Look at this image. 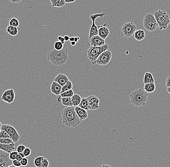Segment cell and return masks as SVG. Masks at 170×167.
<instances>
[{
    "instance_id": "6da1fadb",
    "label": "cell",
    "mask_w": 170,
    "mask_h": 167,
    "mask_svg": "<svg viewBox=\"0 0 170 167\" xmlns=\"http://www.w3.org/2000/svg\"><path fill=\"white\" fill-rule=\"evenodd\" d=\"M47 59L53 65L63 66L69 62L68 50L66 47H63L61 50L51 49L48 51Z\"/></svg>"
},
{
    "instance_id": "7a4b0ae2",
    "label": "cell",
    "mask_w": 170,
    "mask_h": 167,
    "mask_svg": "<svg viewBox=\"0 0 170 167\" xmlns=\"http://www.w3.org/2000/svg\"><path fill=\"white\" fill-rule=\"evenodd\" d=\"M63 124L69 127H74L81 123V120L74 110V106L65 107L62 111Z\"/></svg>"
},
{
    "instance_id": "3957f363",
    "label": "cell",
    "mask_w": 170,
    "mask_h": 167,
    "mask_svg": "<svg viewBox=\"0 0 170 167\" xmlns=\"http://www.w3.org/2000/svg\"><path fill=\"white\" fill-rule=\"evenodd\" d=\"M132 104L136 107H141L146 105L148 99V93L142 89L134 90L129 95Z\"/></svg>"
},
{
    "instance_id": "277c9868",
    "label": "cell",
    "mask_w": 170,
    "mask_h": 167,
    "mask_svg": "<svg viewBox=\"0 0 170 167\" xmlns=\"http://www.w3.org/2000/svg\"><path fill=\"white\" fill-rule=\"evenodd\" d=\"M155 17L160 30H166L170 23V16L165 11L159 10L154 12Z\"/></svg>"
},
{
    "instance_id": "5b68a950",
    "label": "cell",
    "mask_w": 170,
    "mask_h": 167,
    "mask_svg": "<svg viewBox=\"0 0 170 167\" xmlns=\"http://www.w3.org/2000/svg\"><path fill=\"white\" fill-rule=\"evenodd\" d=\"M109 49L108 44H105L100 47H90L87 51V57L93 65L95 64V62L103 52Z\"/></svg>"
},
{
    "instance_id": "8992f818",
    "label": "cell",
    "mask_w": 170,
    "mask_h": 167,
    "mask_svg": "<svg viewBox=\"0 0 170 167\" xmlns=\"http://www.w3.org/2000/svg\"><path fill=\"white\" fill-rule=\"evenodd\" d=\"M143 26L149 32H153L157 30L158 27V24L154 14L149 13L144 17Z\"/></svg>"
},
{
    "instance_id": "52a82bcc",
    "label": "cell",
    "mask_w": 170,
    "mask_h": 167,
    "mask_svg": "<svg viewBox=\"0 0 170 167\" xmlns=\"http://www.w3.org/2000/svg\"><path fill=\"white\" fill-rule=\"evenodd\" d=\"M2 130H4L8 133L11 139L13 141L14 143L18 142L21 139L20 134L16 128L11 125L9 124H2Z\"/></svg>"
},
{
    "instance_id": "ba28073f",
    "label": "cell",
    "mask_w": 170,
    "mask_h": 167,
    "mask_svg": "<svg viewBox=\"0 0 170 167\" xmlns=\"http://www.w3.org/2000/svg\"><path fill=\"white\" fill-rule=\"evenodd\" d=\"M136 30L137 27L136 25L132 22H129L123 25L121 28V32L124 36L126 38H130L134 35Z\"/></svg>"
},
{
    "instance_id": "9c48e42d",
    "label": "cell",
    "mask_w": 170,
    "mask_h": 167,
    "mask_svg": "<svg viewBox=\"0 0 170 167\" xmlns=\"http://www.w3.org/2000/svg\"><path fill=\"white\" fill-rule=\"evenodd\" d=\"M105 15V13H104L90 15L89 17H90V20L92 21V25H91V27L89 29V40H90L92 37L98 35V26H96V24H95V21H96V19L98 17L102 18Z\"/></svg>"
},
{
    "instance_id": "30bf717a",
    "label": "cell",
    "mask_w": 170,
    "mask_h": 167,
    "mask_svg": "<svg viewBox=\"0 0 170 167\" xmlns=\"http://www.w3.org/2000/svg\"><path fill=\"white\" fill-rule=\"evenodd\" d=\"M112 57V54L109 49L104 51L99 57L98 58L95 62V64L100 66H105L109 63Z\"/></svg>"
},
{
    "instance_id": "8fae6325",
    "label": "cell",
    "mask_w": 170,
    "mask_h": 167,
    "mask_svg": "<svg viewBox=\"0 0 170 167\" xmlns=\"http://www.w3.org/2000/svg\"><path fill=\"white\" fill-rule=\"evenodd\" d=\"M12 164V160L9 158V153L0 150V167H7Z\"/></svg>"
},
{
    "instance_id": "7c38bea8",
    "label": "cell",
    "mask_w": 170,
    "mask_h": 167,
    "mask_svg": "<svg viewBox=\"0 0 170 167\" xmlns=\"http://www.w3.org/2000/svg\"><path fill=\"white\" fill-rule=\"evenodd\" d=\"M15 93L13 89L6 90L2 96V100L8 104H11L15 100Z\"/></svg>"
},
{
    "instance_id": "4fadbf2b",
    "label": "cell",
    "mask_w": 170,
    "mask_h": 167,
    "mask_svg": "<svg viewBox=\"0 0 170 167\" xmlns=\"http://www.w3.org/2000/svg\"><path fill=\"white\" fill-rule=\"evenodd\" d=\"M90 107V110H95L99 108L100 100L96 96L91 95L87 98Z\"/></svg>"
},
{
    "instance_id": "5bb4252c",
    "label": "cell",
    "mask_w": 170,
    "mask_h": 167,
    "mask_svg": "<svg viewBox=\"0 0 170 167\" xmlns=\"http://www.w3.org/2000/svg\"><path fill=\"white\" fill-rule=\"evenodd\" d=\"M106 25L107 23L105 22L103 25L98 26V35L104 40H105L110 34L109 30L106 26Z\"/></svg>"
},
{
    "instance_id": "9a60e30c",
    "label": "cell",
    "mask_w": 170,
    "mask_h": 167,
    "mask_svg": "<svg viewBox=\"0 0 170 167\" xmlns=\"http://www.w3.org/2000/svg\"><path fill=\"white\" fill-rule=\"evenodd\" d=\"M89 42L91 47H100L105 44V40L100 37L98 35L92 37Z\"/></svg>"
},
{
    "instance_id": "2e32d148",
    "label": "cell",
    "mask_w": 170,
    "mask_h": 167,
    "mask_svg": "<svg viewBox=\"0 0 170 167\" xmlns=\"http://www.w3.org/2000/svg\"><path fill=\"white\" fill-rule=\"evenodd\" d=\"M74 110L78 116L79 117L81 121L84 120L88 118V113L87 111L80 108L78 106H75Z\"/></svg>"
},
{
    "instance_id": "e0dca14e",
    "label": "cell",
    "mask_w": 170,
    "mask_h": 167,
    "mask_svg": "<svg viewBox=\"0 0 170 167\" xmlns=\"http://www.w3.org/2000/svg\"><path fill=\"white\" fill-rule=\"evenodd\" d=\"M69 80L68 78L66 75H65L63 74H59L58 75L54 78V81L55 82L59 84L62 86H63Z\"/></svg>"
},
{
    "instance_id": "ac0fdd59",
    "label": "cell",
    "mask_w": 170,
    "mask_h": 167,
    "mask_svg": "<svg viewBox=\"0 0 170 167\" xmlns=\"http://www.w3.org/2000/svg\"><path fill=\"white\" fill-rule=\"evenodd\" d=\"M62 86L57 82L53 81L50 86V90L56 96L60 95L62 92Z\"/></svg>"
},
{
    "instance_id": "d6986e66",
    "label": "cell",
    "mask_w": 170,
    "mask_h": 167,
    "mask_svg": "<svg viewBox=\"0 0 170 167\" xmlns=\"http://www.w3.org/2000/svg\"><path fill=\"white\" fill-rule=\"evenodd\" d=\"M15 149V143L11 144H3L0 142V150H2L7 153H10Z\"/></svg>"
},
{
    "instance_id": "ffe728a7",
    "label": "cell",
    "mask_w": 170,
    "mask_h": 167,
    "mask_svg": "<svg viewBox=\"0 0 170 167\" xmlns=\"http://www.w3.org/2000/svg\"><path fill=\"white\" fill-rule=\"evenodd\" d=\"M134 37L137 41H142L145 38V32L144 30L141 29L137 30L134 33Z\"/></svg>"
},
{
    "instance_id": "44dd1931",
    "label": "cell",
    "mask_w": 170,
    "mask_h": 167,
    "mask_svg": "<svg viewBox=\"0 0 170 167\" xmlns=\"http://www.w3.org/2000/svg\"><path fill=\"white\" fill-rule=\"evenodd\" d=\"M143 82L145 84L148 83H155V79L152 74L149 72H145L144 75Z\"/></svg>"
},
{
    "instance_id": "7402d4cb",
    "label": "cell",
    "mask_w": 170,
    "mask_h": 167,
    "mask_svg": "<svg viewBox=\"0 0 170 167\" xmlns=\"http://www.w3.org/2000/svg\"><path fill=\"white\" fill-rule=\"evenodd\" d=\"M144 90L149 93H153L156 90V85L155 83H148L144 85Z\"/></svg>"
},
{
    "instance_id": "603a6c76",
    "label": "cell",
    "mask_w": 170,
    "mask_h": 167,
    "mask_svg": "<svg viewBox=\"0 0 170 167\" xmlns=\"http://www.w3.org/2000/svg\"><path fill=\"white\" fill-rule=\"evenodd\" d=\"M78 106L86 111L89 110L90 109V105L87 98H82V100Z\"/></svg>"
},
{
    "instance_id": "cb8c5ba5",
    "label": "cell",
    "mask_w": 170,
    "mask_h": 167,
    "mask_svg": "<svg viewBox=\"0 0 170 167\" xmlns=\"http://www.w3.org/2000/svg\"><path fill=\"white\" fill-rule=\"evenodd\" d=\"M6 32H7L8 34L11 35L12 36H15L18 34V29L17 28L9 25L6 28Z\"/></svg>"
},
{
    "instance_id": "d4e9b609",
    "label": "cell",
    "mask_w": 170,
    "mask_h": 167,
    "mask_svg": "<svg viewBox=\"0 0 170 167\" xmlns=\"http://www.w3.org/2000/svg\"><path fill=\"white\" fill-rule=\"evenodd\" d=\"M72 103L74 106H77L79 105L80 102H81V100H82V98L79 95L77 94H75L72 97Z\"/></svg>"
},
{
    "instance_id": "484cf974",
    "label": "cell",
    "mask_w": 170,
    "mask_h": 167,
    "mask_svg": "<svg viewBox=\"0 0 170 167\" xmlns=\"http://www.w3.org/2000/svg\"><path fill=\"white\" fill-rule=\"evenodd\" d=\"M50 1L54 7H62L66 4L64 0H50Z\"/></svg>"
},
{
    "instance_id": "4316f807",
    "label": "cell",
    "mask_w": 170,
    "mask_h": 167,
    "mask_svg": "<svg viewBox=\"0 0 170 167\" xmlns=\"http://www.w3.org/2000/svg\"><path fill=\"white\" fill-rule=\"evenodd\" d=\"M61 102L62 105L64 106L65 107H71V106H73L71 97L62 98Z\"/></svg>"
},
{
    "instance_id": "83f0119b",
    "label": "cell",
    "mask_w": 170,
    "mask_h": 167,
    "mask_svg": "<svg viewBox=\"0 0 170 167\" xmlns=\"http://www.w3.org/2000/svg\"><path fill=\"white\" fill-rule=\"evenodd\" d=\"M72 88H73V84H72V82L71 81L69 80L63 86H62L61 93H62L63 92H65V91L72 89Z\"/></svg>"
},
{
    "instance_id": "f1b7e54d",
    "label": "cell",
    "mask_w": 170,
    "mask_h": 167,
    "mask_svg": "<svg viewBox=\"0 0 170 167\" xmlns=\"http://www.w3.org/2000/svg\"><path fill=\"white\" fill-rule=\"evenodd\" d=\"M9 25L15 27H18L20 25V22L16 17H13L10 19L9 22Z\"/></svg>"
},
{
    "instance_id": "f546056e",
    "label": "cell",
    "mask_w": 170,
    "mask_h": 167,
    "mask_svg": "<svg viewBox=\"0 0 170 167\" xmlns=\"http://www.w3.org/2000/svg\"><path fill=\"white\" fill-rule=\"evenodd\" d=\"M74 94V92L73 90L71 89L63 92V93L60 94V96L62 98H64V97H71V98Z\"/></svg>"
},
{
    "instance_id": "4dcf8cb0",
    "label": "cell",
    "mask_w": 170,
    "mask_h": 167,
    "mask_svg": "<svg viewBox=\"0 0 170 167\" xmlns=\"http://www.w3.org/2000/svg\"><path fill=\"white\" fill-rule=\"evenodd\" d=\"M43 157H37L34 160V165L36 167H40Z\"/></svg>"
},
{
    "instance_id": "1f68e13d",
    "label": "cell",
    "mask_w": 170,
    "mask_h": 167,
    "mask_svg": "<svg viewBox=\"0 0 170 167\" xmlns=\"http://www.w3.org/2000/svg\"><path fill=\"white\" fill-rule=\"evenodd\" d=\"M0 142L3 144H11L14 143V142L11 138H0Z\"/></svg>"
},
{
    "instance_id": "d6a6232c",
    "label": "cell",
    "mask_w": 170,
    "mask_h": 167,
    "mask_svg": "<svg viewBox=\"0 0 170 167\" xmlns=\"http://www.w3.org/2000/svg\"><path fill=\"white\" fill-rule=\"evenodd\" d=\"M64 46L63 44L60 41H57L54 43V49L57 50H61L63 49Z\"/></svg>"
},
{
    "instance_id": "836d02e7",
    "label": "cell",
    "mask_w": 170,
    "mask_h": 167,
    "mask_svg": "<svg viewBox=\"0 0 170 167\" xmlns=\"http://www.w3.org/2000/svg\"><path fill=\"white\" fill-rule=\"evenodd\" d=\"M49 165V162L48 159L46 158L45 157H43L40 167H48Z\"/></svg>"
},
{
    "instance_id": "e575fe53",
    "label": "cell",
    "mask_w": 170,
    "mask_h": 167,
    "mask_svg": "<svg viewBox=\"0 0 170 167\" xmlns=\"http://www.w3.org/2000/svg\"><path fill=\"white\" fill-rule=\"evenodd\" d=\"M18 155V152L17 151H13L9 153V158L11 160L16 159Z\"/></svg>"
},
{
    "instance_id": "d590c367",
    "label": "cell",
    "mask_w": 170,
    "mask_h": 167,
    "mask_svg": "<svg viewBox=\"0 0 170 167\" xmlns=\"http://www.w3.org/2000/svg\"><path fill=\"white\" fill-rule=\"evenodd\" d=\"M10 138L8 133L6 132V131L2 130L0 131V138Z\"/></svg>"
},
{
    "instance_id": "8d00e7d4",
    "label": "cell",
    "mask_w": 170,
    "mask_h": 167,
    "mask_svg": "<svg viewBox=\"0 0 170 167\" xmlns=\"http://www.w3.org/2000/svg\"><path fill=\"white\" fill-rule=\"evenodd\" d=\"M25 157H28L30 156L31 154V149L29 148L26 147L24 149V151L23 152Z\"/></svg>"
},
{
    "instance_id": "74e56055",
    "label": "cell",
    "mask_w": 170,
    "mask_h": 167,
    "mask_svg": "<svg viewBox=\"0 0 170 167\" xmlns=\"http://www.w3.org/2000/svg\"><path fill=\"white\" fill-rule=\"evenodd\" d=\"M25 148H26V147L24 145H22V144L19 145L17 147V151L18 152V153H23L24 149H25Z\"/></svg>"
},
{
    "instance_id": "f35d334b",
    "label": "cell",
    "mask_w": 170,
    "mask_h": 167,
    "mask_svg": "<svg viewBox=\"0 0 170 167\" xmlns=\"http://www.w3.org/2000/svg\"><path fill=\"white\" fill-rule=\"evenodd\" d=\"M28 159L26 158H23L21 161V166H27L28 164Z\"/></svg>"
},
{
    "instance_id": "ab89813d",
    "label": "cell",
    "mask_w": 170,
    "mask_h": 167,
    "mask_svg": "<svg viewBox=\"0 0 170 167\" xmlns=\"http://www.w3.org/2000/svg\"><path fill=\"white\" fill-rule=\"evenodd\" d=\"M12 164L17 167H20L21 166V161H18V160H17V159L12 160Z\"/></svg>"
},
{
    "instance_id": "60d3db41",
    "label": "cell",
    "mask_w": 170,
    "mask_h": 167,
    "mask_svg": "<svg viewBox=\"0 0 170 167\" xmlns=\"http://www.w3.org/2000/svg\"><path fill=\"white\" fill-rule=\"evenodd\" d=\"M165 85L166 88L170 87V75L167 76L166 79Z\"/></svg>"
},
{
    "instance_id": "b9f144b4",
    "label": "cell",
    "mask_w": 170,
    "mask_h": 167,
    "mask_svg": "<svg viewBox=\"0 0 170 167\" xmlns=\"http://www.w3.org/2000/svg\"><path fill=\"white\" fill-rule=\"evenodd\" d=\"M13 4H17V3H19V2H21L23 0H9Z\"/></svg>"
},
{
    "instance_id": "7bdbcfd3",
    "label": "cell",
    "mask_w": 170,
    "mask_h": 167,
    "mask_svg": "<svg viewBox=\"0 0 170 167\" xmlns=\"http://www.w3.org/2000/svg\"><path fill=\"white\" fill-rule=\"evenodd\" d=\"M22 158H22V157L21 156V155H19L18 153V155H17V160L21 161V160L22 159Z\"/></svg>"
},
{
    "instance_id": "ee69618b",
    "label": "cell",
    "mask_w": 170,
    "mask_h": 167,
    "mask_svg": "<svg viewBox=\"0 0 170 167\" xmlns=\"http://www.w3.org/2000/svg\"><path fill=\"white\" fill-rule=\"evenodd\" d=\"M64 40H65V42H67V41H69V39H70V37L68 36V35H65L64 37Z\"/></svg>"
},
{
    "instance_id": "f6af8a7d",
    "label": "cell",
    "mask_w": 170,
    "mask_h": 167,
    "mask_svg": "<svg viewBox=\"0 0 170 167\" xmlns=\"http://www.w3.org/2000/svg\"><path fill=\"white\" fill-rule=\"evenodd\" d=\"M76 0H64L65 3H72V2H74Z\"/></svg>"
},
{
    "instance_id": "bcb514c9",
    "label": "cell",
    "mask_w": 170,
    "mask_h": 167,
    "mask_svg": "<svg viewBox=\"0 0 170 167\" xmlns=\"http://www.w3.org/2000/svg\"><path fill=\"white\" fill-rule=\"evenodd\" d=\"M80 40V38L79 37H75L74 38V42H75L76 43L78 42V41Z\"/></svg>"
},
{
    "instance_id": "7dc6e473",
    "label": "cell",
    "mask_w": 170,
    "mask_h": 167,
    "mask_svg": "<svg viewBox=\"0 0 170 167\" xmlns=\"http://www.w3.org/2000/svg\"><path fill=\"white\" fill-rule=\"evenodd\" d=\"M74 38L75 37H70V39H69V41L72 42H74Z\"/></svg>"
},
{
    "instance_id": "c3c4849f",
    "label": "cell",
    "mask_w": 170,
    "mask_h": 167,
    "mask_svg": "<svg viewBox=\"0 0 170 167\" xmlns=\"http://www.w3.org/2000/svg\"><path fill=\"white\" fill-rule=\"evenodd\" d=\"M100 167H111V166H109L108 164H103V165H101Z\"/></svg>"
},
{
    "instance_id": "681fc988",
    "label": "cell",
    "mask_w": 170,
    "mask_h": 167,
    "mask_svg": "<svg viewBox=\"0 0 170 167\" xmlns=\"http://www.w3.org/2000/svg\"><path fill=\"white\" fill-rule=\"evenodd\" d=\"M60 42H61L62 43V44H64V43H65V40H64V38L63 37L62 38V39H61V41H60Z\"/></svg>"
},
{
    "instance_id": "f907efd6",
    "label": "cell",
    "mask_w": 170,
    "mask_h": 167,
    "mask_svg": "<svg viewBox=\"0 0 170 167\" xmlns=\"http://www.w3.org/2000/svg\"><path fill=\"white\" fill-rule=\"evenodd\" d=\"M76 44L77 43L75 42H71V45L72 46H75Z\"/></svg>"
},
{
    "instance_id": "816d5d0a",
    "label": "cell",
    "mask_w": 170,
    "mask_h": 167,
    "mask_svg": "<svg viewBox=\"0 0 170 167\" xmlns=\"http://www.w3.org/2000/svg\"><path fill=\"white\" fill-rule=\"evenodd\" d=\"M18 154H19V155H21V156L22 157V158H24V157H25V156H24V154H23V153H18Z\"/></svg>"
},
{
    "instance_id": "f5cc1de1",
    "label": "cell",
    "mask_w": 170,
    "mask_h": 167,
    "mask_svg": "<svg viewBox=\"0 0 170 167\" xmlns=\"http://www.w3.org/2000/svg\"><path fill=\"white\" fill-rule=\"evenodd\" d=\"M63 37H62V36H59L58 37V40L59 41H61V39H62V38Z\"/></svg>"
},
{
    "instance_id": "db71d44e",
    "label": "cell",
    "mask_w": 170,
    "mask_h": 167,
    "mask_svg": "<svg viewBox=\"0 0 170 167\" xmlns=\"http://www.w3.org/2000/svg\"><path fill=\"white\" fill-rule=\"evenodd\" d=\"M167 91L168 92V93L170 95V87L167 88Z\"/></svg>"
},
{
    "instance_id": "11a10c76",
    "label": "cell",
    "mask_w": 170,
    "mask_h": 167,
    "mask_svg": "<svg viewBox=\"0 0 170 167\" xmlns=\"http://www.w3.org/2000/svg\"><path fill=\"white\" fill-rule=\"evenodd\" d=\"M2 124L1 122H0V131L2 130Z\"/></svg>"
},
{
    "instance_id": "9f6ffc18",
    "label": "cell",
    "mask_w": 170,
    "mask_h": 167,
    "mask_svg": "<svg viewBox=\"0 0 170 167\" xmlns=\"http://www.w3.org/2000/svg\"><path fill=\"white\" fill-rule=\"evenodd\" d=\"M16 167V166H14V165H13V164H12V165H9V166H8V167Z\"/></svg>"
}]
</instances>
